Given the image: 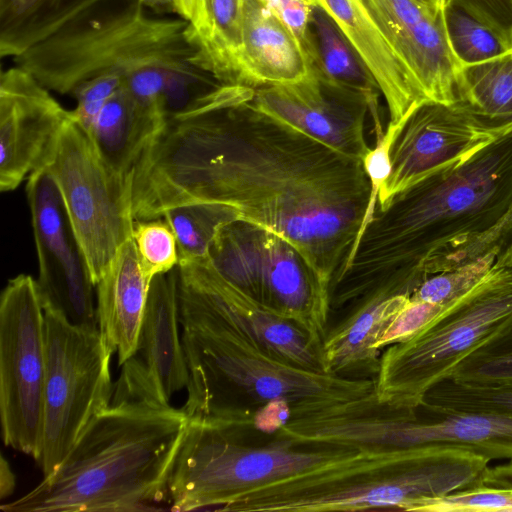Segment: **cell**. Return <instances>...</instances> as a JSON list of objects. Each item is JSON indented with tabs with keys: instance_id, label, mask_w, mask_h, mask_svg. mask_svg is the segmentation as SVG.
Wrapping results in <instances>:
<instances>
[{
	"instance_id": "cell-1",
	"label": "cell",
	"mask_w": 512,
	"mask_h": 512,
	"mask_svg": "<svg viewBox=\"0 0 512 512\" xmlns=\"http://www.w3.org/2000/svg\"><path fill=\"white\" fill-rule=\"evenodd\" d=\"M254 90L222 84L168 118L131 176L135 220L212 204L290 242L330 288L347 263L371 193L363 161L252 106Z\"/></svg>"
},
{
	"instance_id": "cell-2",
	"label": "cell",
	"mask_w": 512,
	"mask_h": 512,
	"mask_svg": "<svg viewBox=\"0 0 512 512\" xmlns=\"http://www.w3.org/2000/svg\"><path fill=\"white\" fill-rule=\"evenodd\" d=\"M512 203V132L376 209L347 270L332 284L336 302L384 287L411 294L454 253L491 229Z\"/></svg>"
},
{
	"instance_id": "cell-3",
	"label": "cell",
	"mask_w": 512,
	"mask_h": 512,
	"mask_svg": "<svg viewBox=\"0 0 512 512\" xmlns=\"http://www.w3.org/2000/svg\"><path fill=\"white\" fill-rule=\"evenodd\" d=\"M189 418L164 402L139 360L123 364L111 402L84 428L57 469L4 512L136 511L167 499Z\"/></svg>"
},
{
	"instance_id": "cell-4",
	"label": "cell",
	"mask_w": 512,
	"mask_h": 512,
	"mask_svg": "<svg viewBox=\"0 0 512 512\" xmlns=\"http://www.w3.org/2000/svg\"><path fill=\"white\" fill-rule=\"evenodd\" d=\"M181 341L189 371V419L244 417L248 398L261 407L286 405L290 418L369 395L374 380L317 372L270 353L249 332L188 284L178 281ZM289 418V419H290Z\"/></svg>"
},
{
	"instance_id": "cell-5",
	"label": "cell",
	"mask_w": 512,
	"mask_h": 512,
	"mask_svg": "<svg viewBox=\"0 0 512 512\" xmlns=\"http://www.w3.org/2000/svg\"><path fill=\"white\" fill-rule=\"evenodd\" d=\"M197 57L185 19L152 16L139 0H99L13 59L49 91L72 94L107 72L127 81L158 68L168 85L212 79Z\"/></svg>"
},
{
	"instance_id": "cell-6",
	"label": "cell",
	"mask_w": 512,
	"mask_h": 512,
	"mask_svg": "<svg viewBox=\"0 0 512 512\" xmlns=\"http://www.w3.org/2000/svg\"><path fill=\"white\" fill-rule=\"evenodd\" d=\"M490 460L460 449L362 451L349 461L246 492L229 512L421 511L430 500L473 484Z\"/></svg>"
},
{
	"instance_id": "cell-7",
	"label": "cell",
	"mask_w": 512,
	"mask_h": 512,
	"mask_svg": "<svg viewBox=\"0 0 512 512\" xmlns=\"http://www.w3.org/2000/svg\"><path fill=\"white\" fill-rule=\"evenodd\" d=\"M250 417L195 418L188 426L168 479L173 511L224 506L267 484L349 461L362 451L339 447H305L288 440L248 446L239 432Z\"/></svg>"
},
{
	"instance_id": "cell-8",
	"label": "cell",
	"mask_w": 512,
	"mask_h": 512,
	"mask_svg": "<svg viewBox=\"0 0 512 512\" xmlns=\"http://www.w3.org/2000/svg\"><path fill=\"white\" fill-rule=\"evenodd\" d=\"M314 446L361 451L450 448L488 458L512 459V417L451 409L426 401L412 407L379 403L369 395L307 419Z\"/></svg>"
},
{
	"instance_id": "cell-9",
	"label": "cell",
	"mask_w": 512,
	"mask_h": 512,
	"mask_svg": "<svg viewBox=\"0 0 512 512\" xmlns=\"http://www.w3.org/2000/svg\"><path fill=\"white\" fill-rule=\"evenodd\" d=\"M512 317V263L498 254L488 275L410 339L388 346L375 376L377 401L412 407Z\"/></svg>"
},
{
	"instance_id": "cell-10",
	"label": "cell",
	"mask_w": 512,
	"mask_h": 512,
	"mask_svg": "<svg viewBox=\"0 0 512 512\" xmlns=\"http://www.w3.org/2000/svg\"><path fill=\"white\" fill-rule=\"evenodd\" d=\"M208 256L230 283L269 311L297 323L322 345L331 310L330 288L285 238L234 218L218 228Z\"/></svg>"
},
{
	"instance_id": "cell-11",
	"label": "cell",
	"mask_w": 512,
	"mask_h": 512,
	"mask_svg": "<svg viewBox=\"0 0 512 512\" xmlns=\"http://www.w3.org/2000/svg\"><path fill=\"white\" fill-rule=\"evenodd\" d=\"M46 377L42 444L35 460L43 476L53 473L99 411L111 402L113 351L99 329L71 324L44 309Z\"/></svg>"
},
{
	"instance_id": "cell-12",
	"label": "cell",
	"mask_w": 512,
	"mask_h": 512,
	"mask_svg": "<svg viewBox=\"0 0 512 512\" xmlns=\"http://www.w3.org/2000/svg\"><path fill=\"white\" fill-rule=\"evenodd\" d=\"M40 168L48 171L58 186L96 285L132 238L131 176L113 172L86 131L71 118Z\"/></svg>"
},
{
	"instance_id": "cell-13",
	"label": "cell",
	"mask_w": 512,
	"mask_h": 512,
	"mask_svg": "<svg viewBox=\"0 0 512 512\" xmlns=\"http://www.w3.org/2000/svg\"><path fill=\"white\" fill-rule=\"evenodd\" d=\"M46 355L36 280L10 279L0 298V418L5 446L36 460L42 444Z\"/></svg>"
},
{
	"instance_id": "cell-14",
	"label": "cell",
	"mask_w": 512,
	"mask_h": 512,
	"mask_svg": "<svg viewBox=\"0 0 512 512\" xmlns=\"http://www.w3.org/2000/svg\"><path fill=\"white\" fill-rule=\"evenodd\" d=\"M26 194L43 308L60 313L73 325L99 329L96 285L57 184L48 171L39 168L28 176Z\"/></svg>"
},
{
	"instance_id": "cell-15",
	"label": "cell",
	"mask_w": 512,
	"mask_h": 512,
	"mask_svg": "<svg viewBox=\"0 0 512 512\" xmlns=\"http://www.w3.org/2000/svg\"><path fill=\"white\" fill-rule=\"evenodd\" d=\"M512 132L456 102H426L407 118L391 148V171L378 194L382 209L400 192L449 166L459 165Z\"/></svg>"
},
{
	"instance_id": "cell-16",
	"label": "cell",
	"mask_w": 512,
	"mask_h": 512,
	"mask_svg": "<svg viewBox=\"0 0 512 512\" xmlns=\"http://www.w3.org/2000/svg\"><path fill=\"white\" fill-rule=\"evenodd\" d=\"M50 91L19 66L0 77V190L16 189L42 167L70 120Z\"/></svg>"
},
{
	"instance_id": "cell-17",
	"label": "cell",
	"mask_w": 512,
	"mask_h": 512,
	"mask_svg": "<svg viewBox=\"0 0 512 512\" xmlns=\"http://www.w3.org/2000/svg\"><path fill=\"white\" fill-rule=\"evenodd\" d=\"M411 72L426 102H458L464 65L451 46L445 8L415 0H360Z\"/></svg>"
},
{
	"instance_id": "cell-18",
	"label": "cell",
	"mask_w": 512,
	"mask_h": 512,
	"mask_svg": "<svg viewBox=\"0 0 512 512\" xmlns=\"http://www.w3.org/2000/svg\"><path fill=\"white\" fill-rule=\"evenodd\" d=\"M254 108L346 156L363 160L367 103L322 84L315 75L289 84L261 86Z\"/></svg>"
},
{
	"instance_id": "cell-19",
	"label": "cell",
	"mask_w": 512,
	"mask_h": 512,
	"mask_svg": "<svg viewBox=\"0 0 512 512\" xmlns=\"http://www.w3.org/2000/svg\"><path fill=\"white\" fill-rule=\"evenodd\" d=\"M177 273L274 356L298 367L325 372L322 345L297 323L269 311L230 283L215 269L209 256L179 262Z\"/></svg>"
},
{
	"instance_id": "cell-20",
	"label": "cell",
	"mask_w": 512,
	"mask_h": 512,
	"mask_svg": "<svg viewBox=\"0 0 512 512\" xmlns=\"http://www.w3.org/2000/svg\"><path fill=\"white\" fill-rule=\"evenodd\" d=\"M335 22L376 82L389 122L406 120L426 100L387 37L360 0H315Z\"/></svg>"
},
{
	"instance_id": "cell-21",
	"label": "cell",
	"mask_w": 512,
	"mask_h": 512,
	"mask_svg": "<svg viewBox=\"0 0 512 512\" xmlns=\"http://www.w3.org/2000/svg\"><path fill=\"white\" fill-rule=\"evenodd\" d=\"M177 267L155 276L151 281L134 355L140 361L147 380L166 403L189 382L186 357L178 333Z\"/></svg>"
},
{
	"instance_id": "cell-22",
	"label": "cell",
	"mask_w": 512,
	"mask_h": 512,
	"mask_svg": "<svg viewBox=\"0 0 512 512\" xmlns=\"http://www.w3.org/2000/svg\"><path fill=\"white\" fill-rule=\"evenodd\" d=\"M239 85L289 84L313 76L295 34L260 0H244Z\"/></svg>"
},
{
	"instance_id": "cell-23",
	"label": "cell",
	"mask_w": 512,
	"mask_h": 512,
	"mask_svg": "<svg viewBox=\"0 0 512 512\" xmlns=\"http://www.w3.org/2000/svg\"><path fill=\"white\" fill-rule=\"evenodd\" d=\"M409 300L410 295L377 289L352 302L347 315L327 328L323 338L325 373L352 378L376 376L381 356L376 344Z\"/></svg>"
},
{
	"instance_id": "cell-24",
	"label": "cell",
	"mask_w": 512,
	"mask_h": 512,
	"mask_svg": "<svg viewBox=\"0 0 512 512\" xmlns=\"http://www.w3.org/2000/svg\"><path fill=\"white\" fill-rule=\"evenodd\" d=\"M150 284L151 280L141 269L132 238L121 247L96 283L98 327L117 354L119 365L137 352Z\"/></svg>"
},
{
	"instance_id": "cell-25",
	"label": "cell",
	"mask_w": 512,
	"mask_h": 512,
	"mask_svg": "<svg viewBox=\"0 0 512 512\" xmlns=\"http://www.w3.org/2000/svg\"><path fill=\"white\" fill-rule=\"evenodd\" d=\"M164 121L158 110L139 103L123 84L87 134L104 163L129 178Z\"/></svg>"
},
{
	"instance_id": "cell-26",
	"label": "cell",
	"mask_w": 512,
	"mask_h": 512,
	"mask_svg": "<svg viewBox=\"0 0 512 512\" xmlns=\"http://www.w3.org/2000/svg\"><path fill=\"white\" fill-rule=\"evenodd\" d=\"M316 58L313 74L325 86L363 99L372 116L375 135L383 133L378 106L380 90L331 17L318 5L311 16Z\"/></svg>"
},
{
	"instance_id": "cell-27",
	"label": "cell",
	"mask_w": 512,
	"mask_h": 512,
	"mask_svg": "<svg viewBox=\"0 0 512 512\" xmlns=\"http://www.w3.org/2000/svg\"><path fill=\"white\" fill-rule=\"evenodd\" d=\"M244 0H201L198 22L190 25L199 66L221 84L239 85Z\"/></svg>"
},
{
	"instance_id": "cell-28",
	"label": "cell",
	"mask_w": 512,
	"mask_h": 512,
	"mask_svg": "<svg viewBox=\"0 0 512 512\" xmlns=\"http://www.w3.org/2000/svg\"><path fill=\"white\" fill-rule=\"evenodd\" d=\"M99 0H0V55L13 57Z\"/></svg>"
},
{
	"instance_id": "cell-29",
	"label": "cell",
	"mask_w": 512,
	"mask_h": 512,
	"mask_svg": "<svg viewBox=\"0 0 512 512\" xmlns=\"http://www.w3.org/2000/svg\"><path fill=\"white\" fill-rule=\"evenodd\" d=\"M458 103L495 126H512V49L463 67Z\"/></svg>"
},
{
	"instance_id": "cell-30",
	"label": "cell",
	"mask_w": 512,
	"mask_h": 512,
	"mask_svg": "<svg viewBox=\"0 0 512 512\" xmlns=\"http://www.w3.org/2000/svg\"><path fill=\"white\" fill-rule=\"evenodd\" d=\"M512 511V459L487 467L469 487L428 501L422 512Z\"/></svg>"
},
{
	"instance_id": "cell-31",
	"label": "cell",
	"mask_w": 512,
	"mask_h": 512,
	"mask_svg": "<svg viewBox=\"0 0 512 512\" xmlns=\"http://www.w3.org/2000/svg\"><path fill=\"white\" fill-rule=\"evenodd\" d=\"M162 218L175 235L179 262H183L208 257L218 228L236 216L219 205L186 204L167 210Z\"/></svg>"
},
{
	"instance_id": "cell-32",
	"label": "cell",
	"mask_w": 512,
	"mask_h": 512,
	"mask_svg": "<svg viewBox=\"0 0 512 512\" xmlns=\"http://www.w3.org/2000/svg\"><path fill=\"white\" fill-rule=\"evenodd\" d=\"M448 379L471 385L512 384V317L467 355Z\"/></svg>"
},
{
	"instance_id": "cell-33",
	"label": "cell",
	"mask_w": 512,
	"mask_h": 512,
	"mask_svg": "<svg viewBox=\"0 0 512 512\" xmlns=\"http://www.w3.org/2000/svg\"><path fill=\"white\" fill-rule=\"evenodd\" d=\"M423 400L451 409L512 417V384L471 385L445 379L430 388Z\"/></svg>"
},
{
	"instance_id": "cell-34",
	"label": "cell",
	"mask_w": 512,
	"mask_h": 512,
	"mask_svg": "<svg viewBox=\"0 0 512 512\" xmlns=\"http://www.w3.org/2000/svg\"><path fill=\"white\" fill-rule=\"evenodd\" d=\"M445 19L453 51L464 66L482 63L509 51L492 30L455 5L446 6Z\"/></svg>"
},
{
	"instance_id": "cell-35",
	"label": "cell",
	"mask_w": 512,
	"mask_h": 512,
	"mask_svg": "<svg viewBox=\"0 0 512 512\" xmlns=\"http://www.w3.org/2000/svg\"><path fill=\"white\" fill-rule=\"evenodd\" d=\"M496 257V252H487L452 269L433 274L415 289L410 299L448 306L488 275L495 264Z\"/></svg>"
},
{
	"instance_id": "cell-36",
	"label": "cell",
	"mask_w": 512,
	"mask_h": 512,
	"mask_svg": "<svg viewBox=\"0 0 512 512\" xmlns=\"http://www.w3.org/2000/svg\"><path fill=\"white\" fill-rule=\"evenodd\" d=\"M139 263L145 276L152 279L170 272L179 264L175 235L162 218L135 220L132 233Z\"/></svg>"
},
{
	"instance_id": "cell-37",
	"label": "cell",
	"mask_w": 512,
	"mask_h": 512,
	"mask_svg": "<svg viewBox=\"0 0 512 512\" xmlns=\"http://www.w3.org/2000/svg\"><path fill=\"white\" fill-rule=\"evenodd\" d=\"M406 120L397 124L389 122L386 130L382 134L376 135V143L374 148H371L362 160L364 169L366 171V174L369 178L371 185L370 201L354 249L346 265L344 266L345 270L351 264L356 253L359 241L366 227L371 222L374 216L377 207L379 190L386 181V179L388 178L391 171V148L397 134L403 127Z\"/></svg>"
},
{
	"instance_id": "cell-38",
	"label": "cell",
	"mask_w": 512,
	"mask_h": 512,
	"mask_svg": "<svg viewBox=\"0 0 512 512\" xmlns=\"http://www.w3.org/2000/svg\"><path fill=\"white\" fill-rule=\"evenodd\" d=\"M124 84L118 72L100 74L81 83L74 91L77 104L70 111L71 119L88 133L109 99Z\"/></svg>"
},
{
	"instance_id": "cell-39",
	"label": "cell",
	"mask_w": 512,
	"mask_h": 512,
	"mask_svg": "<svg viewBox=\"0 0 512 512\" xmlns=\"http://www.w3.org/2000/svg\"><path fill=\"white\" fill-rule=\"evenodd\" d=\"M446 307L410 299L380 337L376 349L381 352L385 347L410 339Z\"/></svg>"
},
{
	"instance_id": "cell-40",
	"label": "cell",
	"mask_w": 512,
	"mask_h": 512,
	"mask_svg": "<svg viewBox=\"0 0 512 512\" xmlns=\"http://www.w3.org/2000/svg\"><path fill=\"white\" fill-rule=\"evenodd\" d=\"M260 1L277 15L299 39L309 57L313 70L316 46L311 28V16L313 8L317 5L315 0Z\"/></svg>"
},
{
	"instance_id": "cell-41",
	"label": "cell",
	"mask_w": 512,
	"mask_h": 512,
	"mask_svg": "<svg viewBox=\"0 0 512 512\" xmlns=\"http://www.w3.org/2000/svg\"><path fill=\"white\" fill-rule=\"evenodd\" d=\"M453 4L492 30L512 48V0H451Z\"/></svg>"
},
{
	"instance_id": "cell-42",
	"label": "cell",
	"mask_w": 512,
	"mask_h": 512,
	"mask_svg": "<svg viewBox=\"0 0 512 512\" xmlns=\"http://www.w3.org/2000/svg\"><path fill=\"white\" fill-rule=\"evenodd\" d=\"M512 243V203L503 217L487 232L472 243L451 255L442 265L441 271L452 269L487 252L499 253Z\"/></svg>"
},
{
	"instance_id": "cell-43",
	"label": "cell",
	"mask_w": 512,
	"mask_h": 512,
	"mask_svg": "<svg viewBox=\"0 0 512 512\" xmlns=\"http://www.w3.org/2000/svg\"><path fill=\"white\" fill-rule=\"evenodd\" d=\"M16 485L15 475L6 458L1 455L0 461V498L4 500L10 497Z\"/></svg>"
},
{
	"instance_id": "cell-44",
	"label": "cell",
	"mask_w": 512,
	"mask_h": 512,
	"mask_svg": "<svg viewBox=\"0 0 512 512\" xmlns=\"http://www.w3.org/2000/svg\"><path fill=\"white\" fill-rule=\"evenodd\" d=\"M177 14L194 26L200 16L201 0H176Z\"/></svg>"
},
{
	"instance_id": "cell-45",
	"label": "cell",
	"mask_w": 512,
	"mask_h": 512,
	"mask_svg": "<svg viewBox=\"0 0 512 512\" xmlns=\"http://www.w3.org/2000/svg\"><path fill=\"white\" fill-rule=\"evenodd\" d=\"M155 14L177 13L176 0H139Z\"/></svg>"
},
{
	"instance_id": "cell-46",
	"label": "cell",
	"mask_w": 512,
	"mask_h": 512,
	"mask_svg": "<svg viewBox=\"0 0 512 512\" xmlns=\"http://www.w3.org/2000/svg\"><path fill=\"white\" fill-rule=\"evenodd\" d=\"M415 1H417L418 3L428 7L430 9H433V10L444 9L448 5L447 0H415Z\"/></svg>"
},
{
	"instance_id": "cell-47",
	"label": "cell",
	"mask_w": 512,
	"mask_h": 512,
	"mask_svg": "<svg viewBox=\"0 0 512 512\" xmlns=\"http://www.w3.org/2000/svg\"><path fill=\"white\" fill-rule=\"evenodd\" d=\"M506 247H510V248H512V244H510V245H508V246H506Z\"/></svg>"
},
{
	"instance_id": "cell-48",
	"label": "cell",
	"mask_w": 512,
	"mask_h": 512,
	"mask_svg": "<svg viewBox=\"0 0 512 512\" xmlns=\"http://www.w3.org/2000/svg\"><path fill=\"white\" fill-rule=\"evenodd\" d=\"M451 0H447L448 4L450 3Z\"/></svg>"
},
{
	"instance_id": "cell-49",
	"label": "cell",
	"mask_w": 512,
	"mask_h": 512,
	"mask_svg": "<svg viewBox=\"0 0 512 512\" xmlns=\"http://www.w3.org/2000/svg\"><path fill=\"white\" fill-rule=\"evenodd\" d=\"M512 49V48H511Z\"/></svg>"
}]
</instances>
